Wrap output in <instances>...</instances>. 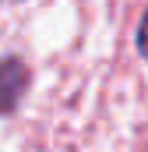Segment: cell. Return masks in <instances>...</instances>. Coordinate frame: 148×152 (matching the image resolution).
Masks as SVG:
<instances>
[{"label":"cell","mask_w":148,"mask_h":152,"mask_svg":"<svg viewBox=\"0 0 148 152\" xmlns=\"http://www.w3.org/2000/svg\"><path fill=\"white\" fill-rule=\"evenodd\" d=\"M134 46H138V53L148 60V11L145 18H141V25H138V36H134Z\"/></svg>","instance_id":"obj_2"},{"label":"cell","mask_w":148,"mask_h":152,"mask_svg":"<svg viewBox=\"0 0 148 152\" xmlns=\"http://www.w3.org/2000/svg\"><path fill=\"white\" fill-rule=\"evenodd\" d=\"M25 88H28V67H25V60L4 57L0 60V113L4 117L14 113V106L25 96Z\"/></svg>","instance_id":"obj_1"}]
</instances>
